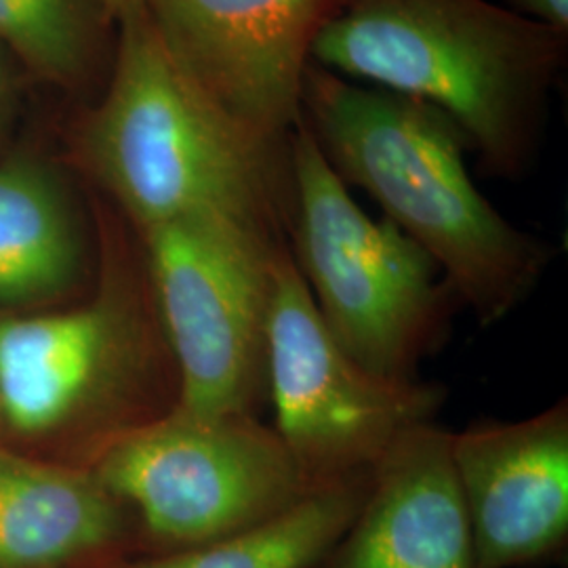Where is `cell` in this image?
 I'll return each instance as SVG.
<instances>
[{
    "label": "cell",
    "instance_id": "obj_11",
    "mask_svg": "<svg viewBox=\"0 0 568 568\" xmlns=\"http://www.w3.org/2000/svg\"><path fill=\"white\" fill-rule=\"evenodd\" d=\"M450 438L434 422L403 432L373 467L358 514L314 568H478Z\"/></svg>",
    "mask_w": 568,
    "mask_h": 568
},
{
    "label": "cell",
    "instance_id": "obj_14",
    "mask_svg": "<svg viewBox=\"0 0 568 568\" xmlns=\"http://www.w3.org/2000/svg\"><path fill=\"white\" fill-rule=\"evenodd\" d=\"M371 471L310 490L264 523L204 546L121 556L98 568H314L358 514Z\"/></svg>",
    "mask_w": 568,
    "mask_h": 568
},
{
    "label": "cell",
    "instance_id": "obj_16",
    "mask_svg": "<svg viewBox=\"0 0 568 568\" xmlns=\"http://www.w3.org/2000/svg\"><path fill=\"white\" fill-rule=\"evenodd\" d=\"M501 4L527 20L544 23L568 37V0H501Z\"/></svg>",
    "mask_w": 568,
    "mask_h": 568
},
{
    "label": "cell",
    "instance_id": "obj_9",
    "mask_svg": "<svg viewBox=\"0 0 568 568\" xmlns=\"http://www.w3.org/2000/svg\"><path fill=\"white\" fill-rule=\"evenodd\" d=\"M344 0H143L166 49L244 131L288 145L312 47Z\"/></svg>",
    "mask_w": 568,
    "mask_h": 568
},
{
    "label": "cell",
    "instance_id": "obj_3",
    "mask_svg": "<svg viewBox=\"0 0 568 568\" xmlns=\"http://www.w3.org/2000/svg\"><path fill=\"white\" fill-rule=\"evenodd\" d=\"M119 26L112 77L81 133L93 180L133 230L213 211L286 243L288 145L232 121L173 58L143 7Z\"/></svg>",
    "mask_w": 568,
    "mask_h": 568
},
{
    "label": "cell",
    "instance_id": "obj_15",
    "mask_svg": "<svg viewBox=\"0 0 568 568\" xmlns=\"http://www.w3.org/2000/svg\"><path fill=\"white\" fill-rule=\"evenodd\" d=\"M98 16L91 0H0V47L42 79L70 84L95 58Z\"/></svg>",
    "mask_w": 568,
    "mask_h": 568
},
{
    "label": "cell",
    "instance_id": "obj_18",
    "mask_svg": "<svg viewBox=\"0 0 568 568\" xmlns=\"http://www.w3.org/2000/svg\"><path fill=\"white\" fill-rule=\"evenodd\" d=\"M105 18L121 21L124 16L138 11L143 4V0H91Z\"/></svg>",
    "mask_w": 568,
    "mask_h": 568
},
{
    "label": "cell",
    "instance_id": "obj_7",
    "mask_svg": "<svg viewBox=\"0 0 568 568\" xmlns=\"http://www.w3.org/2000/svg\"><path fill=\"white\" fill-rule=\"evenodd\" d=\"M129 511L143 554L196 548L291 508L310 488L260 417L171 408L87 464Z\"/></svg>",
    "mask_w": 568,
    "mask_h": 568
},
{
    "label": "cell",
    "instance_id": "obj_5",
    "mask_svg": "<svg viewBox=\"0 0 568 568\" xmlns=\"http://www.w3.org/2000/svg\"><path fill=\"white\" fill-rule=\"evenodd\" d=\"M286 246L333 339L366 371L415 382L464 305L438 264L389 220H373L326 163L304 119L288 138Z\"/></svg>",
    "mask_w": 568,
    "mask_h": 568
},
{
    "label": "cell",
    "instance_id": "obj_6",
    "mask_svg": "<svg viewBox=\"0 0 568 568\" xmlns=\"http://www.w3.org/2000/svg\"><path fill=\"white\" fill-rule=\"evenodd\" d=\"M135 232L178 371L175 406L262 419L274 265L286 243L213 211Z\"/></svg>",
    "mask_w": 568,
    "mask_h": 568
},
{
    "label": "cell",
    "instance_id": "obj_1",
    "mask_svg": "<svg viewBox=\"0 0 568 568\" xmlns=\"http://www.w3.org/2000/svg\"><path fill=\"white\" fill-rule=\"evenodd\" d=\"M302 108L337 178L365 190L426 251L483 325L527 302L554 248L488 203L467 173L466 138L447 114L316 63L305 72Z\"/></svg>",
    "mask_w": 568,
    "mask_h": 568
},
{
    "label": "cell",
    "instance_id": "obj_13",
    "mask_svg": "<svg viewBox=\"0 0 568 568\" xmlns=\"http://www.w3.org/2000/svg\"><path fill=\"white\" fill-rule=\"evenodd\" d=\"M82 262L81 222L60 178L26 156L0 164V305L58 297Z\"/></svg>",
    "mask_w": 568,
    "mask_h": 568
},
{
    "label": "cell",
    "instance_id": "obj_12",
    "mask_svg": "<svg viewBox=\"0 0 568 568\" xmlns=\"http://www.w3.org/2000/svg\"><path fill=\"white\" fill-rule=\"evenodd\" d=\"M129 511L89 466L0 448V568L102 567L124 556Z\"/></svg>",
    "mask_w": 568,
    "mask_h": 568
},
{
    "label": "cell",
    "instance_id": "obj_4",
    "mask_svg": "<svg viewBox=\"0 0 568 568\" xmlns=\"http://www.w3.org/2000/svg\"><path fill=\"white\" fill-rule=\"evenodd\" d=\"M178 394L142 244L135 260L108 246L98 293L84 304L0 316V424L16 434L81 429L95 455L175 408Z\"/></svg>",
    "mask_w": 568,
    "mask_h": 568
},
{
    "label": "cell",
    "instance_id": "obj_17",
    "mask_svg": "<svg viewBox=\"0 0 568 568\" xmlns=\"http://www.w3.org/2000/svg\"><path fill=\"white\" fill-rule=\"evenodd\" d=\"M13 100V79L11 68L7 63V51L0 47V122L7 116Z\"/></svg>",
    "mask_w": 568,
    "mask_h": 568
},
{
    "label": "cell",
    "instance_id": "obj_2",
    "mask_svg": "<svg viewBox=\"0 0 568 568\" xmlns=\"http://www.w3.org/2000/svg\"><path fill=\"white\" fill-rule=\"evenodd\" d=\"M567 37L490 0H344L312 63L429 103L464 133L488 175L535 163Z\"/></svg>",
    "mask_w": 568,
    "mask_h": 568
},
{
    "label": "cell",
    "instance_id": "obj_8",
    "mask_svg": "<svg viewBox=\"0 0 568 568\" xmlns=\"http://www.w3.org/2000/svg\"><path fill=\"white\" fill-rule=\"evenodd\" d=\"M267 386L272 427L310 490L371 471L447 400L443 384L386 379L358 365L328 333L288 246L274 265Z\"/></svg>",
    "mask_w": 568,
    "mask_h": 568
},
{
    "label": "cell",
    "instance_id": "obj_10",
    "mask_svg": "<svg viewBox=\"0 0 568 568\" xmlns=\"http://www.w3.org/2000/svg\"><path fill=\"white\" fill-rule=\"evenodd\" d=\"M478 568L558 565L568 549V403L450 438Z\"/></svg>",
    "mask_w": 568,
    "mask_h": 568
}]
</instances>
